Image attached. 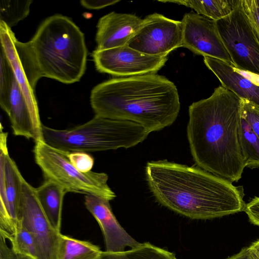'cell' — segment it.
<instances>
[{
	"label": "cell",
	"mask_w": 259,
	"mask_h": 259,
	"mask_svg": "<svg viewBox=\"0 0 259 259\" xmlns=\"http://www.w3.org/2000/svg\"><path fill=\"white\" fill-rule=\"evenodd\" d=\"M255 3L259 8V0H255Z\"/></svg>",
	"instance_id": "cell-33"
},
{
	"label": "cell",
	"mask_w": 259,
	"mask_h": 259,
	"mask_svg": "<svg viewBox=\"0 0 259 259\" xmlns=\"http://www.w3.org/2000/svg\"><path fill=\"white\" fill-rule=\"evenodd\" d=\"M241 116L248 122L259 138V107L242 100Z\"/></svg>",
	"instance_id": "cell-24"
},
{
	"label": "cell",
	"mask_w": 259,
	"mask_h": 259,
	"mask_svg": "<svg viewBox=\"0 0 259 259\" xmlns=\"http://www.w3.org/2000/svg\"><path fill=\"white\" fill-rule=\"evenodd\" d=\"M241 144L245 166L251 168L259 167V138L242 116Z\"/></svg>",
	"instance_id": "cell-21"
},
{
	"label": "cell",
	"mask_w": 259,
	"mask_h": 259,
	"mask_svg": "<svg viewBox=\"0 0 259 259\" xmlns=\"http://www.w3.org/2000/svg\"><path fill=\"white\" fill-rule=\"evenodd\" d=\"M90 102L96 115L133 121L149 133L171 125L181 108L176 85L157 74L102 82L92 90Z\"/></svg>",
	"instance_id": "cell-3"
},
{
	"label": "cell",
	"mask_w": 259,
	"mask_h": 259,
	"mask_svg": "<svg viewBox=\"0 0 259 259\" xmlns=\"http://www.w3.org/2000/svg\"><path fill=\"white\" fill-rule=\"evenodd\" d=\"M1 49L4 51L15 77L30 107L39 113L34 90L41 78L26 42L18 41L11 28L0 21Z\"/></svg>",
	"instance_id": "cell-13"
},
{
	"label": "cell",
	"mask_w": 259,
	"mask_h": 259,
	"mask_svg": "<svg viewBox=\"0 0 259 259\" xmlns=\"http://www.w3.org/2000/svg\"><path fill=\"white\" fill-rule=\"evenodd\" d=\"M13 236L0 231V259H18L13 243Z\"/></svg>",
	"instance_id": "cell-26"
},
{
	"label": "cell",
	"mask_w": 259,
	"mask_h": 259,
	"mask_svg": "<svg viewBox=\"0 0 259 259\" xmlns=\"http://www.w3.org/2000/svg\"><path fill=\"white\" fill-rule=\"evenodd\" d=\"M26 43L40 77L68 84L83 75L88 53L84 34L68 17H48Z\"/></svg>",
	"instance_id": "cell-4"
},
{
	"label": "cell",
	"mask_w": 259,
	"mask_h": 259,
	"mask_svg": "<svg viewBox=\"0 0 259 259\" xmlns=\"http://www.w3.org/2000/svg\"><path fill=\"white\" fill-rule=\"evenodd\" d=\"M143 19L131 14L112 12L97 23L96 50H104L126 46L141 26Z\"/></svg>",
	"instance_id": "cell-16"
},
{
	"label": "cell",
	"mask_w": 259,
	"mask_h": 259,
	"mask_svg": "<svg viewBox=\"0 0 259 259\" xmlns=\"http://www.w3.org/2000/svg\"><path fill=\"white\" fill-rule=\"evenodd\" d=\"M249 248L255 259H259V240L253 242Z\"/></svg>",
	"instance_id": "cell-31"
},
{
	"label": "cell",
	"mask_w": 259,
	"mask_h": 259,
	"mask_svg": "<svg viewBox=\"0 0 259 259\" xmlns=\"http://www.w3.org/2000/svg\"><path fill=\"white\" fill-rule=\"evenodd\" d=\"M0 104L8 115L15 136L44 140L39 114L28 104L4 52L1 51Z\"/></svg>",
	"instance_id": "cell-7"
},
{
	"label": "cell",
	"mask_w": 259,
	"mask_h": 259,
	"mask_svg": "<svg viewBox=\"0 0 259 259\" xmlns=\"http://www.w3.org/2000/svg\"><path fill=\"white\" fill-rule=\"evenodd\" d=\"M35 190L39 202L48 221L55 230L60 232L63 202L67 192L61 185L48 179H45Z\"/></svg>",
	"instance_id": "cell-18"
},
{
	"label": "cell",
	"mask_w": 259,
	"mask_h": 259,
	"mask_svg": "<svg viewBox=\"0 0 259 259\" xmlns=\"http://www.w3.org/2000/svg\"><path fill=\"white\" fill-rule=\"evenodd\" d=\"M145 175L159 203L190 219H212L244 210L242 187L197 165L151 161L145 167Z\"/></svg>",
	"instance_id": "cell-2"
},
{
	"label": "cell",
	"mask_w": 259,
	"mask_h": 259,
	"mask_svg": "<svg viewBox=\"0 0 259 259\" xmlns=\"http://www.w3.org/2000/svg\"><path fill=\"white\" fill-rule=\"evenodd\" d=\"M42 133L44 141L56 148L87 153L131 148L144 141L149 134L136 122L96 115L82 124L66 130L42 125Z\"/></svg>",
	"instance_id": "cell-5"
},
{
	"label": "cell",
	"mask_w": 259,
	"mask_h": 259,
	"mask_svg": "<svg viewBox=\"0 0 259 259\" xmlns=\"http://www.w3.org/2000/svg\"><path fill=\"white\" fill-rule=\"evenodd\" d=\"M32 0L10 1L0 2V21L9 27L15 26L29 14Z\"/></svg>",
	"instance_id": "cell-22"
},
{
	"label": "cell",
	"mask_w": 259,
	"mask_h": 259,
	"mask_svg": "<svg viewBox=\"0 0 259 259\" xmlns=\"http://www.w3.org/2000/svg\"><path fill=\"white\" fill-rule=\"evenodd\" d=\"M109 200L91 194L85 195L84 204L99 224L106 251H125L126 247L136 248L141 244L132 237L120 225L114 215Z\"/></svg>",
	"instance_id": "cell-15"
},
{
	"label": "cell",
	"mask_w": 259,
	"mask_h": 259,
	"mask_svg": "<svg viewBox=\"0 0 259 259\" xmlns=\"http://www.w3.org/2000/svg\"><path fill=\"white\" fill-rule=\"evenodd\" d=\"M174 3L193 9L196 13L217 21L230 14L240 4L241 0L158 1Z\"/></svg>",
	"instance_id": "cell-19"
},
{
	"label": "cell",
	"mask_w": 259,
	"mask_h": 259,
	"mask_svg": "<svg viewBox=\"0 0 259 259\" xmlns=\"http://www.w3.org/2000/svg\"><path fill=\"white\" fill-rule=\"evenodd\" d=\"M168 55H147L127 45L98 50L92 57L97 70L119 77L156 74L165 65Z\"/></svg>",
	"instance_id": "cell-10"
},
{
	"label": "cell",
	"mask_w": 259,
	"mask_h": 259,
	"mask_svg": "<svg viewBox=\"0 0 259 259\" xmlns=\"http://www.w3.org/2000/svg\"><path fill=\"white\" fill-rule=\"evenodd\" d=\"M242 7L259 38V8L255 0H241Z\"/></svg>",
	"instance_id": "cell-27"
},
{
	"label": "cell",
	"mask_w": 259,
	"mask_h": 259,
	"mask_svg": "<svg viewBox=\"0 0 259 259\" xmlns=\"http://www.w3.org/2000/svg\"><path fill=\"white\" fill-rule=\"evenodd\" d=\"M215 22L220 36L234 66L259 75V38L241 3L230 14Z\"/></svg>",
	"instance_id": "cell-8"
},
{
	"label": "cell",
	"mask_w": 259,
	"mask_h": 259,
	"mask_svg": "<svg viewBox=\"0 0 259 259\" xmlns=\"http://www.w3.org/2000/svg\"><path fill=\"white\" fill-rule=\"evenodd\" d=\"M102 252L90 242L61 234L58 259H97Z\"/></svg>",
	"instance_id": "cell-20"
},
{
	"label": "cell",
	"mask_w": 259,
	"mask_h": 259,
	"mask_svg": "<svg viewBox=\"0 0 259 259\" xmlns=\"http://www.w3.org/2000/svg\"><path fill=\"white\" fill-rule=\"evenodd\" d=\"M242 100L223 87L189 107L187 136L198 167L231 182L245 167L241 144Z\"/></svg>",
	"instance_id": "cell-1"
},
{
	"label": "cell",
	"mask_w": 259,
	"mask_h": 259,
	"mask_svg": "<svg viewBox=\"0 0 259 259\" xmlns=\"http://www.w3.org/2000/svg\"><path fill=\"white\" fill-rule=\"evenodd\" d=\"M120 0H81V5L88 9L98 10L114 5Z\"/></svg>",
	"instance_id": "cell-29"
},
{
	"label": "cell",
	"mask_w": 259,
	"mask_h": 259,
	"mask_svg": "<svg viewBox=\"0 0 259 259\" xmlns=\"http://www.w3.org/2000/svg\"><path fill=\"white\" fill-rule=\"evenodd\" d=\"M33 153L35 162L45 179L58 183L67 192L94 195L109 201L116 197L107 184L106 174L80 171L70 162L68 157L70 152L39 140L35 142Z\"/></svg>",
	"instance_id": "cell-6"
},
{
	"label": "cell",
	"mask_w": 259,
	"mask_h": 259,
	"mask_svg": "<svg viewBox=\"0 0 259 259\" xmlns=\"http://www.w3.org/2000/svg\"><path fill=\"white\" fill-rule=\"evenodd\" d=\"M13 243L18 254L37 259V252L34 239L20 220H18L15 234L13 236Z\"/></svg>",
	"instance_id": "cell-23"
},
{
	"label": "cell",
	"mask_w": 259,
	"mask_h": 259,
	"mask_svg": "<svg viewBox=\"0 0 259 259\" xmlns=\"http://www.w3.org/2000/svg\"><path fill=\"white\" fill-rule=\"evenodd\" d=\"M204 63L222 84L241 100L259 107V85L241 74L234 65L220 59L204 57Z\"/></svg>",
	"instance_id": "cell-17"
},
{
	"label": "cell",
	"mask_w": 259,
	"mask_h": 259,
	"mask_svg": "<svg viewBox=\"0 0 259 259\" xmlns=\"http://www.w3.org/2000/svg\"><path fill=\"white\" fill-rule=\"evenodd\" d=\"M244 211L252 224L259 226V197H255L252 199L246 204Z\"/></svg>",
	"instance_id": "cell-28"
},
{
	"label": "cell",
	"mask_w": 259,
	"mask_h": 259,
	"mask_svg": "<svg viewBox=\"0 0 259 259\" xmlns=\"http://www.w3.org/2000/svg\"><path fill=\"white\" fill-rule=\"evenodd\" d=\"M68 157L72 164L82 172L91 171L94 164V158L87 152H71Z\"/></svg>",
	"instance_id": "cell-25"
},
{
	"label": "cell",
	"mask_w": 259,
	"mask_h": 259,
	"mask_svg": "<svg viewBox=\"0 0 259 259\" xmlns=\"http://www.w3.org/2000/svg\"><path fill=\"white\" fill-rule=\"evenodd\" d=\"M127 45L147 55H168L183 47L182 22L157 13L150 14L143 19L141 26Z\"/></svg>",
	"instance_id": "cell-11"
},
{
	"label": "cell",
	"mask_w": 259,
	"mask_h": 259,
	"mask_svg": "<svg viewBox=\"0 0 259 259\" xmlns=\"http://www.w3.org/2000/svg\"><path fill=\"white\" fill-rule=\"evenodd\" d=\"M226 259H255L249 247L242 249L238 253Z\"/></svg>",
	"instance_id": "cell-30"
},
{
	"label": "cell",
	"mask_w": 259,
	"mask_h": 259,
	"mask_svg": "<svg viewBox=\"0 0 259 259\" xmlns=\"http://www.w3.org/2000/svg\"><path fill=\"white\" fill-rule=\"evenodd\" d=\"M183 47L197 55L233 64L218 32L215 21L194 13H186L181 20Z\"/></svg>",
	"instance_id": "cell-14"
},
{
	"label": "cell",
	"mask_w": 259,
	"mask_h": 259,
	"mask_svg": "<svg viewBox=\"0 0 259 259\" xmlns=\"http://www.w3.org/2000/svg\"><path fill=\"white\" fill-rule=\"evenodd\" d=\"M8 133L0 135V230L13 236L18 221L22 184L24 178L15 162L10 156Z\"/></svg>",
	"instance_id": "cell-12"
},
{
	"label": "cell",
	"mask_w": 259,
	"mask_h": 259,
	"mask_svg": "<svg viewBox=\"0 0 259 259\" xmlns=\"http://www.w3.org/2000/svg\"><path fill=\"white\" fill-rule=\"evenodd\" d=\"M19 220L34 239L37 259H58L61 233L51 225L39 202L35 188L25 179L22 184Z\"/></svg>",
	"instance_id": "cell-9"
},
{
	"label": "cell",
	"mask_w": 259,
	"mask_h": 259,
	"mask_svg": "<svg viewBox=\"0 0 259 259\" xmlns=\"http://www.w3.org/2000/svg\"><path fill=\"white\" fill-rule=\"evenodd\" d=\"M18 259H34L29 256L18 254Z\"/></svg>",
	"instance_id": "cell-32"
}]
</instances>
